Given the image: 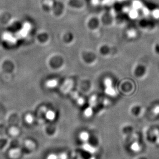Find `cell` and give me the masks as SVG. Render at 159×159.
Masks as SVG:
<instances>
[{
    "label": "cell",
    "mask_w": 159,
    "mask_h": 159,
    "mask_svg": "<svg viewBox=\"0 0 159 159\" xmlns=\"http://www.w3.org/2000/svg\"><path fill=\"white\" fill-rule=\"evenodd\" d=\"M86 113H87L88 115H89V114H90L92 113V110H91V109H87V111H86Z\"/></svg>",
    "instance_id": "cell-5"
},
{
    "label": "cell",
    "mask_w": 159,
    "mask_h": 159,
    "mask_svg": "<svg viewBox=\"0 0 159 159\" xmlns=\"http://www.w3.org/2000/svg\"><path fill=\"white\" fill-rule=\"evenodd\" d=\"M26 119H27L28 122H31L32 121V118L31 116H28L26 117Z\"/></svg>",
    "instance_id": "cell-4"
},
{
    "label": "cell",
    "mask_w": 159,
    "mask_h": 159,
    "mask_svg": "<svg viewBox=\"0 0 159 159\" xmlns=\"http://www.w3.org/2000/svg\"><path fill=\"white\" fill-rule=\"evenodd\" d=\"M139 159H147L146 158H144V157H143V158H140Z\"/></svg>",
    "instance_id": "cell-6"
},
{
    "label": "cell",
    "mask_w": 159,
    "mask_h": 159,
    "mask_svg": "<svg viewBox=\"0 0 159 159\" xmlns=\"http://www.w3.org/2000/svg\"><path fill=\"white\" fill-rule=\"evenodd\" d=\"M47 116L48 118H50V119H52L54 117V114L53 112H48L47 113Z\"/></svg>",
    "instance_id": "cell-3"
},
{
    "label": "cell",
    "mask_w": 159,
    "mask_h": 159,
    "mask_svg": "<svg viewBox=\"0 0 159 159\" xmlns=\"http://www.w3.org/2000/svg\"><path fill=\"white\" fill-rule=\"evenodd\" d=\"M106 93L108 95H111V96H114L115 95V91L114 89L112 87V86H107L106 89Z\"/></svg>",
    "instance_id": "cell-1"
},
{
    "label": "cell",
    "mask_w": 159,
    "mask_h": 159,
    "mask_svg": "<svg viewBox=\"0 0 159 159\" xmlns=\"http://www.w3.org/2000/svg\"><path fill=\"white\" fill-rule=\"evenodd\" d=\"M57 82L56 80H52L48 81L47 83V86L50 88H53V87L56 86L57 85Z\"/></svg>",
    "instance_id": "cell-2"
}]
</instances>
